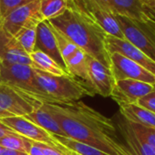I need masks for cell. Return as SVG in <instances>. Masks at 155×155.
<instances>
[{
    "mask_svg": "<svg viewBox=\"0 0 155 155\" xmlns=\"http://www.w3.org/2000/svg\"><path fill=\"white\" fill-rule=\"evenodd\" d=\"M66 137L110 155H133L118 138L113 121L83 102L44 103Z\"/></svg>",
    "mask_w": 155,
    "mask_h": 155,
    "instance_id": "cell-1",
    "label": "cell"
},
{
    "mask_svg": "<svg viewBox=\"0 0 155 155\" xmlns=\"http://www.w3.org/2000/svg\"><path fill=\"white\" fill-rule=\"evenodd\" d=\"M68 8L58 17L48 22L87 55L110 68V58L105 46L107 34L93 20L76 8L72 0H67Z\"/></svg>",
    "mask_w": 155,
    "mask_h": 155,
    "instance_id": "cell-2",
    "label": "cell"
},
{
    "mask_svg": "<svg viewBox=\"0 0 155 155\" xmlns=\"http://www.w3.org/2000/svg\"><path fill=\"white\" fill-rule=\"evenodd\" d=\"M38 83L51 103L69 104L86 95H95L90 87L70 75L55 76L35 68Z\"/></svg>",
    "mask_w": 155,
    "mask_h": 155,
    "instance_id": "cell-3",
    "label": "cell"
},
{
    "mask_svg": "<svg viewBox=\"0 0 155 155\" xmlns=\"http://www.w3.org/2000/svg\"><path fill=\"white\" fill-rule=\"evenodd\" d=\"M0 75L2 83L23 91L44 103H51L38 83L34 68L28 65L0 63Z\"/></svg>",
    "mask_w": 155,
    "mask_h": 155,
    "instance_id": "cell-4",
    "label": "cell"
},
{
    "mask_svg": "<svg viewBox=\"0 0 155 155\" xmlns=\"http://www.w3.org/2000/svg\"><path fill=\"white\" fill-rule=\"evenodd\" d=\"M44 102L12 86L0 83V119L27 116L39 109Z\"/></svg>",
    "mask_w": 155,
    "mask_h": 155,
    "instance_id": "cell-5",
    "label": "cell"
},
{
    "mask_svg": "<svg viewBox=\"0 0 155 155\" xmlns=\"http://www.w3.org/2000/svg\"><path fill=\"white\" fill-rule=\"evenodd\" d=\"M72 3L80 12L97 23L107 35L125 39L115 16L96 0H72Z\"/></svg>",
    "mask_w": 155,
    "mask_h": 155,
    "instance_id": "cell-6",
    "label": "cell"
},
{
    "mask_svg": "<svg viewBox=\"0 0 155 155\" xmlns=\"http://www.w3.org/2000/svg\"><path fill=\"white\" fill-rule=\"evenodd\" d=\"M114 16L124 38L155 62V42L144 24L120 15Z\"/></svg>",
    "mask_w": 155,
    "mask_h": 155,
    "instance_id": "cell-7",
    "label": "cell"
},
{
    "mask_svg": "<svg viewBox=\"0 0 155 155\" xmlns=\"http://www.w3.org/2000/svg\"><path fill=\"white\" fill-rule=\"evenodd\" d=\"M44 19L40 12V1H35L11 11L2 18L1 25L10 35L15 36L20 29L37 27Z\"/></svg>",
    "mask_w": 155,
    "mask_h": 155,
    "instance_id": "cell-8",
    "label": "cell"
},
{
    "mask_svg": "<svg viewBox=\"0 0 155 155\" xmlns=\"http://www.w3.org/2000/svg\"><path fill=\"white\" fill-rule=\"evenodd\" d=\"M110 70L115 81L121 80H134L155 85V75L136 62L119 53L110 54Z\"/></svg>",
    "mask_w": 155,
    "mask_h": 155,
    "instance_id": "cell-9",
    "label": "cell"
},
{
    "mask_svg": "<svg viewBox=\"0 0 155 155\" xmlns=\"http://www.w3.org/2000/svg\"><path fill=\"white\" fill-rule=\"evenodd\" d=\"M1 122H3L6 126L10 128L12 130L17 132L18 134L37 142H42L49 145L56 146L66 152H70L61 144H59L52 134L46 131L44 129L40 128L37 124L28 120L27 118L23 116H14L8 118L0 119Z\"/></svg>",
    "mask_w": 155,
    "mask_h": 155,
    "instance_id": "cell-10",
    "label": "cell"
},
{
    "mask_svg": "<svg viewBox=\"0 0 155 155\" xmlns=\"http://www.w3.org/2000/svg\"><path fill=\"white\" fill-rule=\"evenodd\" d=\"M89 86L94 94L104 98L110 97L115 80L110 68L91 57H88Z\"/></svg>",
    "mask_w": 155,
    "mask_h": 155,
    "instance_id": "cell-11",
    "label": "cell"
},
{
    "mask_svg": "<svg viewBox=\"0 0 155 155\" xmlns=\"http://www.w3.org/2000/svg\"><path fill=\"white\" fill-rule=\"evenodd\" d=\"M110 9L113 15H120L139 23L155 21V8L147 7L141 0H111Z\"/></svg>",
    "mask_w": 155,
    "mask_h": 155,
    "instance_id": "cell-12",
    "label": "cell"
},
{
    "mask_svg": "<svg viewBox=\"0 0 155 155\" xmlns=\"http://www.w3.org/2000/svg\"><path fill=\"white\" fill-rule=\"evenodd\" d=\"M105 46L109 54L119 53L155 75V62L126 39H120L107 35L105 38Z\"/></svg>",
    "mask_w": 155,
    "mask_h": 155,
    "instance_id": "cell-13",
    "label": "cell"
},
{
    "mask_svg": "<svg viewBox=\"0 0 155 155\" xmlns=\"http://www.w3.org/2000/svg\"><path fill=\"white\" fill-rule=\"evenodd\" d=\"M0 63L28 65L34 64L14 36L10 35L0 25Z\"/></svg>",
    "mask_w": 155,
    "mask_h": 155,
    "instance_id": "cell-14",
    "label": "cell"
},
{
    "mask_svg": "<svg viewBox=\"0 0 155 155\" xmlns=\"http://www.w3.org/2000/svg\"><path fill=\"white\" fill-rule=\"evenodd\" d=\"M154 85L134 80H121L115 81L110 98L118 104L137 103V101L150 93Z\"/></svg>",
    "mask_w": 155,
    "mask_h": 155,
    "instance_id": "cell-15",
    "label": "cell"
},
{
    "mask_svg": "<svg viewBox=\"0 0 155 155\" xmlns=\"http://www.w3.org/2000/svg\"><path fill=\"white\" fill-rule=\"evenodd\" d=\"M34 50H38L47 54L51 58H53L65 71H67L66 65L59 53L58 44L48 20L45 19L37 26Z\"/></svg>",
    "mask_w": 155,
    "mask_h": 155,
    "instance_id": "cell-16",
    "label": "cell"
},
{
    "mask_svg": "<svg viewBox=\"0 0 155 155\" xmlns=\"http://www.w3.org/2000/svg\"><path fill=\"white\" fill-rule=\"evenodd\" d=\"M119 107L125 120L139 125L155 127V114L137 103H121L119 104Z\"/></svg>",
    "mask_w": 155,
    "mask_h": 155,
    "instance_id": "cell-17",
    "label": "cell"
},
{
    "mask_svg": "<svg viewBox=\"0 0 155 155\" xmlns=\"http://www.w3.org/2000/svg\"><path fill=\"white\" fill-rule=\"evenodd\" d=\"M25 118H27L28 120L32 121L33 123L37 124L40 128L44 129L46 131H48V133L52 135H58V136L66 137V134L60 128L58 122L52 116V114L46 109L44 103L39 109L25 116Z\"/></svg>",
    "mask_w": 155,
    "mask_h": 155,
    "instance_id": "cell-18",
    "label": "cell"
},
{
    "mask_svg": "<svg viewBox=\"0 0 155 155\" xmlns=\"http://www.w3.org/2000/svg\"><path fill=\"white\" fill-rule=\"evenodd\" d=\"M118 125L120 133L125 140V145L133 155H155V148L139 140L124 119L122 121H120Z\"/></svg>",
    "mask_w": 155,
    "mask_h": 155,
    "instance_id": "cell-19",
    "label": "cell"
},
{
    "mask_svg": "<svg viewBox=\"0 0 155 155\" xmlns=\"http://www.w3.org/2000/svg\"><path fill=\"white\" fill-rule=\"evenodd\" d=\"M88 57L89 55H87L81 48H79L73 56L65 62V65L67 71L70 76L80 78L89 86Z\"/></svg>",
    "mask_w": 155,
    "mask_h": 155,
    "instance_id": "cell-20",
    "label": "cell"
},
{
    "mask_svg": "<svg viewBox=\"0 0 155 155\" xmlns=\"http://www.w3.org/2000/svg\"><path fill=\"white\" fill-rule=\"evenodd\" d=\"M29 57L34 64V68L55 76L69 75L53 58H51L49 56L41 51L34 50L29 55Z\"/></svg>",
    "mask_w": 155,
    "mask_h": 155,
    "instance_id": "cell-21",
    "label": "cell"
},
{
    "mask_svg": "<svg viewBox=\"0 0 155 155\" xmlns=\"http://www.w3.org/2000/svg\"><path fill=\"white\" fill-rule=\"evenodd\" d=\"M53 137L59 144H61L68 150L76 155H110L99 149L79 142L68 137H63L58 135H53Z\"/></svg>",
    "mask_w": 155,
    "mask_h": 155,
    "instance_id": "cell-22",
    "label": "cell"
},
{
    "mask_svg": "<svg viewBox=\"0 0 155 155\" xmlns=\"http://www.w3.org/2000/svg\"><path fill=\"white\" fill-rule=\"evenodd\" d=\"M0 145L3 148L14 150L28 154L32 146V140L14 132L0 139Z\"/></svg>",
    "mask_w": 155,
    "mask_h": 155,
    "instance_id": "cell-23",
    "label": "cell"
},
{
    "mask_svg": "<svg viewBox=\"0 0 155 155\" xmlns=\"http://www.w3.org/2000/svg\"><path fill=\"white\" fill-rule=\"evenodd\" d=\"M67 8V0H40V12L46 20L60 16Z\"/></svg>",
    "mask_w": 155,
    "mask_h": 155,
    "instance_id": "cell-24",
    "label": "cell"
},
{
    "mask_svg": "<svg viewBox=\"0 0 155 155\" xmlns=\"http://www.w3.org/2000/svg\"><path fill=\"white\" fill-rule=\"evenodd\" d=\"M50 26H51V29L53 31V34L55 36L59 53H60L61 58L65 63L71 56H73L78 51V49H79L80 48L78 47L76 44H74L69 38H68L63 33H61L59 30L56 29L51 24H50Z\"/></svg>",
    "mask_w": 155,
    "mask_h": 155,
    "instance_id": "cell-25",
    "label": "cell"
},
{
    "mask_svg": "<svg viewBox=\"0 0 155 155\" xmlns=\"http://www.w3.org/2000/svg\"><path fill=\"white\" fill-rule=\"evenodd\" d=\"M36 29L37 27L24 28L20 29L14 37L25 50V52L30 55L35 49L36 43Z\"/></svg>",
    "mask_w": 155,
    "mask_h": 155,
    "instance_id": "cell-26",
    "label": "cell"
},
{
    "mask_svg": "<svg viewBox=\"0 0 155 155\" xmlns=\"http://www.w3.org/2000/svg\"><path fill=\"white\" fill-rule=\"evenodd\" d=\"M127 121V120H126ZM134 135L141 141L155 148V127H148L127 121Z\"/></svg>",
    "mask_w": 155,
    "mask_h": 155,
    "instance_id": "cell-27",
    "label": "cell"
},
{
    "mask_svg": "<svg viewBox=\"0 0 155 155\" xmlns=\"http://www.w3.org/2000/svg\"><path fill=\"white\" fill-rule=\"evenodd\" d=\"M28 155H71V152H66L53 145L32 141Z\"/></svg>",
    "mask_w": 155,
    "mask_h": 155,
    "instance_id": "cell-28",
    "label": "cell"
},
{
    "mask_svg": "<svg viewBox=\"0 0 155 155\" xmlns=\"http://www.w3.org/2000/svg\"><path fill=\"white\" fill-rule=\"evenodd\" d=\"M35 1H40V0H0V13H1V18H4L11 11Z\"/></svg>",
    "mask_w": 155,
    "mask_h": 155,
    "instance_id": "cell-29",
    "label": "cell"
},
{
    "mask_svg": "<svg viewBox=\"0 0 155 155\" xmlns=\"http://www.w3.org/2000/svg\"><path fill=\"white\" fill-rule=\"evenodd\" d=\"M137 104L155 114V85L154 89L150 93L146 94L137 101Z\"/></svg>",
    "mask_w": 155,
    "mask_h": 155,
    "instance_id": "cell-30",
    "label": "cell"
},
{
    "mask_svg": "<svg viewBox=\"0 0 155 155\" xmlns=\"http://www.w3.org/2000/svg\"><path fill=\"white\" fill-rule=\"evenodd\" d=\"M14 132H15L14 130H12L10 128H8V126H6L3 122H1V120H0V139L5 137L6 135L12 134Z\"/></svg>",
    "mask_w": 155,
    "mask_h": 155,
    "instance_id": "cell-31",
    "label": "cell"
},
{
    "mask_svg": "<svg viewBox=\"0 0 155 155\" xmlns=\"http://www.w3.org/2000/svg\"><path fill=\"white\" fill-rule=\"evenodd\" d=\"M0 155H28V154H27L25 152L14 150H9V149L3 148L1 152H0Z\"/></svg>",
    "mask_w": 155,
    "mask_h": 155,
    "instance_id": "cell-32",
    "label": "cell"
},
{
    "mask_svg": "<svg viewBox=\"0 0 155 155\" xmlns=\"http://www.w3.org/2000/svg\"><path fill=\"white\" fill-rule=\"evenodd\" d=\"M144 26L146 27V28L148 29V31L150 32V36L152 37V38L155 42V22L150 21L147 24H144Z\"/></svg>",
    "mask_w": 155,
    "mask_h": 155,
    "instance_id": "cell-33",
    "label": "cell"
},
{
    "mask_svg": "<svg viewBox=\"0 0 155 155\" xmlns=\"http://www.w3.org/2000/svg\"><path fill=\"white\" fill-rule=\"evenodd\" d=\"M96 1H97L101 6H102L104 8H106L107 10L110 11V3L111 0H96ZM110 12H111V11H110Z\"/></svg>",
    "mask_w": 155,
    "mask_h": 155,
    "instance_id": "cell-34",
    "label": "cell"
},
{
    "mask_svg": "<svg viewBox=\"0 0 155 155\" xmlns=\"http://www.w3.org/2000/svg\"><path fill=\"white\" fill-rule=\"evenodd\" d=\"M141 1L149 8H155V0H141Z\"/></svg>",
    "mask_w": 155,
    "mask_h": 155,
    "instance_id": "cell-35",
    "label": "cell"
},
{
    "mask_svg": "<svg viewBox=\"0 0 155 155\" xmlns=\"http://www.w3.org/2000/svg\"><path fill=\"white\" fill-rule=\"evenodd\" d=\"M1 21H2V18H1V13H0V24H1Z\"/></svg>",
    "mask_w": 155,
    "mask_h": 155,
    "instance_id": "cell-36",
    "label": "cell"
},
{
    "mask_svg": "<svg viewBox=\"0 0 155 155\" xmlns=\"http://www.w3.org/2000/svg\"><path fill=\"white\" fill-rule=\"evenodd\" d=\"M3 150V147L1 146V145H0V152H1V150Z\"/></svg>",
    "mask_w": 155,
    "mask_h": 155,
    "instance_id": "cell-37",
    "label": "cell"
},
{
    "mask_svg": "<svg viewBox=\"0 0 155 155\" xmlns=\"http://www.w3.org/2000/svg\"><path fill=\"white\" fill-rule=\"evenodd\" d=\"M2 81H1V75H0V83H1Z\"/></svg>",
    "mask_w": 155,
    "mask_h": 155,
    "instance_id": "cell-38",
    "label": "cell"
},
{
    "mask_svg": "<svg viewBox=\"0 0 155 155\" xmlns=\"http://www.w3.org/2000/svg\"><path fill=\"white\" fill-rule=\"evenodd\" d=\"M71 155H76V154H74V153H72V152H71Z\"/></svg>",
    "mask_w": 155,
    "mask_h": 155,
    "instance_id": "cell-39",
    "label": "cell"
}]
</instances>
